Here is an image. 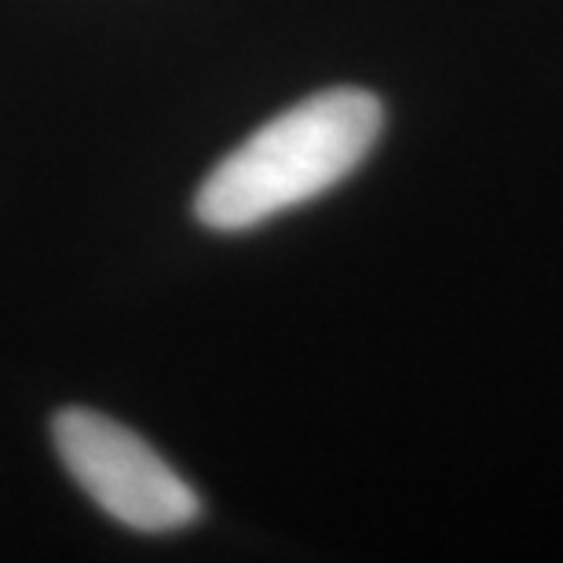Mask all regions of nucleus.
I'll return each instance as SVG.
<instances>
[{"label": "nucleus", "instance_id": "nucleus-2", "mask_svg": "<svg viewBox=\"0 0 563 563\" xmlns=\"http://www.w3.org/2000/svg\"><path fill=\"white\" fill-rule=\"evenodd\" d=\"M52 443L77 487L121 527L173 534L201 516L198 490L140 432L107 413L88 407L59 410Z\"/></svg>", "mask_w": 563, "mask_h": 563}, {"label": "nucleus", "instance_id": "nucleus-1", "mask_svg": "<svg viewBox=\"0 0 563 563\" xmlns=\"http://www.w3.org/2000/svg\"><path fill=\"white\" fill-rule=\"evenodd\" d=\"M380 132L385 103L369 88H322L286 107L212 165L195 195V217L220 234L264 228L358 173Z\"/></svg>", "mask_w": 563, "mask_h": 563}]
</instances>
